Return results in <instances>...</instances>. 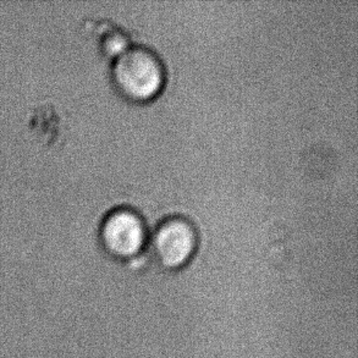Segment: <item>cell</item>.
I'll return each mask as SVG.
<instances>
[{
  "instance_id": "1",
  "label": "cell",
  "mask_w": 358,
  "mask_h": 358,
  "mask_svg": "<svg viewBox=\"0 0 358 358\" xmlns=\"http://www.w3.org/2000/svg\"><path fill=\"white\" fill-rule=\"evenodd\" d=\"M110 73L117 92L132 102H147L164 86V65L153 50L142 45H131L114 59Z\"/></svg>"
},
{
  "instance_id": "2",
  "label": "cell",
  "mask_w": 358,
  "mask_h": 358,
  "mask_svg": "<svg viewBox=\"0 0 358 358\" xmlns=\"http://www.w3.org/2000/svg\"><path fill=\"white\" fill-rule=\"evenodd\" d=\"M98 238L110 256L127 259L140 255L148 240L145 220L134 209L119 207L104 215Z\"/></svg>"
},
{
  "instance_id": "3",
  "label": "cell",
  "mask_w": 358,
  "mask_h": 358,
  "mask_svg": "<svg viewBox=\"0 0 358 358\" xmlns=\"http://www.w3.org/2000/svg\"><path fill=\"white\" fill-rule=\"evenodd\" d=\"M157 261L168 269H178L192 258L199 246V234L194 224L181 215L163 219L150 238Z\"/></svg>"
},
{
  "instance_id": "4",
  "label": "cell",
  "mask_w": 358,
  "mask_h": 358,
  "mask_svg": "<svg viewBox=\"0 0 358 358\" xmlns=\"http://www.w3.org/2000/svg\"><path fill=\"white\" fill-rule=\"evenodd\" d=\"M102 53L108 58H117L131 47L130 37L121 29H109L103 34L99 41Z\"/></svg>"
}]
</instances>
